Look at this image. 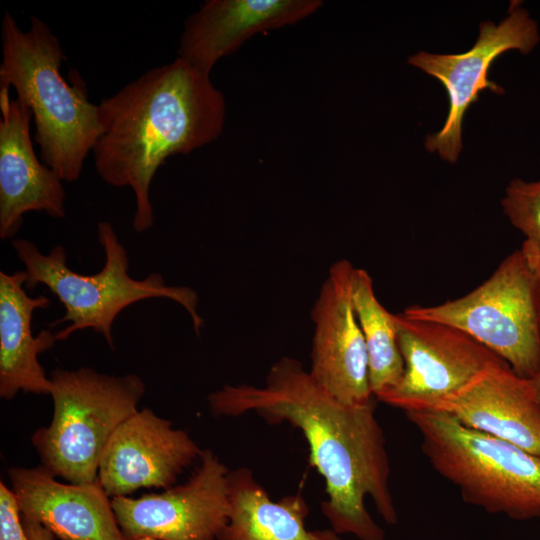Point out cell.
Returning a JSON list of instances; mask_svg holds the SVG:
<instances>
[{
    "instance_id": "cell-16",
    "label": "cell",
    "mask_w": 540,
    "mask_h": 540,
    "mask_svg": "<svg viewBox=\"0 0 540 540\" xmlns=\"http://www.w3.org/2000/svg\"><path fill=\"white\" fill-rule=\"evenodd\" d=\"M434 412L540 457V403L530 380L502 359Z\"/></svg>"
},
{
    "instance_id": "cell-18",
    "label": "cell",
    "mask_w": 540,
    "mask_h": 540,
    "mask_svg": "<svg viewBox=\"0 0 540 540\" xmlns=\"http://www.w3.org/2000/svg\"><path fill=\"white\" fill-rule=\"evenodd\" d=\"M228 521L218 540H341L333 529L309 530L300 494L273 501L247 467L228 472Z\"/></svg>"
},
{
    "instance_id": "cell-2",
    "label": "cell",
    "mask_w": 540,
    "mask_h": 540,
    "mask_svg": "<svg viewBox=\"0 0 540 540\" xmlns=\"http://www.w3.org/2000/svg\"><path fill=\"white\" fill-rule=\"evenodd\" d=\"M102 132L92 153L98 175L135 195L133 229L154 223L150 186L164 162L216 140L225 101L210 76L181 58L154 67L98 104Z\"/></svg>"
},
{
    "instance_id": "cell-8",
    "label": "cell",
    "mask_w": 540,
    "mask_h": 540,
    "mask_svg": "<svg viewBox=\"0 0 540 540\" xmlns=\"http://www.w3.org/2000/svg\"><path fill=\"white\" fill-rule=\"evenodd\" d=\"M395 322L404 372L395 387L376 398L405 412L436 411L501 360L450 325L403 313L395 314Z\"/></svg>"
},
{
    "instance_id": "cell-12",
    "label": "cell",
    "mask_w": 540,
    "mask_h": 540,
    "mask_svg": "<svg viewBox=\"0 0 540 540\" xmlns=\"http://www.w3.org/2000/svg\"><path fill=\"white\" fill-rule=\"evenodd\" d=\"M203 449L185 430L149 408L138 409L113 433L99 462L97 479L110 498L142 488L174 486Z\"/></svg>"
},
{
    "instance_id": "cell-1",
    "label": "cell",
    "mask_w": 540,
    "mask_h": 540,
    "mask_svg": "<svg viewBox=\"0 0 540 540\" xmlns=\"http://www.w3.org/2000/svg\"><path fill=\"white\" fill-rule=\"evenodd\" d=\"M211 414L238 417L255 412L269 424L289 423L309 446L310 463L325 481L321 511L331 529L359 540H385L365 506L369 497L388 524L398 521L390 489V463L374 404L348 406L327 393L302 363L284 356L261 387L224 385L207 397Z\"/></svg>"
},
{
    "instance_id": "cell-22",
    "label": "cell",
    "mask_w": 540,
    "mask_h": 540,
    "mask_svg": "<svg viewBox=\"0 0 540 540\" xmlns=\"http://www.w3.org/2000/svg\"><path fill=\"white\" fill-rule=\"evenodd\" d=\"M29 540H55V536L40 523L22 516Z\"/></svg>"
},
{
    "instance_id": "cell-4",
    "label": "cell",
    "mask_w": 540,
    "mask_h": 540,
    "mask_svg": "<svg viewBox=\"0 0 540 540\" xmlns=\"http://www.w3.org/2000/svg\"><path fill=\"white\" fill-rule=\"evenodd\" d=\"M98 241L103 248L105 262L96 274L75 272L67 265L62 245L42 253L38 246L24 238H13L12 247L24 265L25 288L33 290L46 286L63 304L65 314L51 326L69 323L57 333L56 341H64L73 333L92 329L101 334L114 349L112 326L128 306L149 298H167L181 305L189 314L194 331L200 334L204 319L198 312V294L188 286L166 284L159 273L144 279L129 275V259L112 224L100 221L97 225Z\"/></svg>"
},
{
    "instance_id": "cell-10",
    "label": "cell",
    "mask_w": 540,
    "mask_h": 540,
    "mask_svg": "<svg viewBox=\"0 0 540 540\" xmlns=\"http://www.w3.org/2000/svg\"><path fill=\"white\" fill-rule=\"evenodd\" d=\"M229 470L203 449L190 478L161 493L112 499L118 525L128 540H218L230 510Z\"/></svg>"
},
{
    "instance_id": "cell-3",
    "label": "cell",
    "mask_w": 540,
    "mask_h": 540,
    "mask_svg": "<svg viewBox=\"0 0 540 540\" xmlns=\"http://www.w3.org/2000/svg\"><path fill=\"white\" fill-rule=\"evenodd\" d=\"M0 87H12L32 112L40 160L66 182L77 181L102 128L77 72L61 75L66 56L49 26L31 16L28 31L6 11L1 24Z\"/></svg>"
},
{
    "instance_id": "cell-19",
    "label": "cell",
    "mask_w": 540,
    "mask_h": 540,
    "mask_svg": "<svg viewBox=\"0 0 540 540\" xmlns=\"http://www.w3.org/2000/svg\"><path fill=\"white\" fill-rule=\"evenodd\" d=\"M351 297L365 340L370 386L376 398L395 387L404 372L395 314L387 311L379 302L372 278L364 269H353Z\"/></svg>"
},
{
    "instance_id": "cell-20",
    "label": "cell",
    "mask_w": 540,
    "mask_h": 540,
    "mask_svg": "<svg viewBox=\"0 0 540 540\" xmlns=\"http://www.w3.org/2000/svg\"><path fill=\"white\" fill-rule=\"evenodd\" d=\"M501 206L510 223L540 248V180H511Z\"/></svg>"
},
{
    "instance_id": "cell-15",
    "label": "cell",
    "mask_w": 540,
    "mask_h": 540,
    "mask_svg": "<svg viewBox=\"0 0 540 540\" xmlns=\"http://www.w3.org/2000/svg\"><path fill=\"white\" fill-rule=\"evenodd\" d=\"M319 0H208L185 22L178 58L210 76L214 65L256 33L294 24Z\"/></svg>"
},
{
    "instance_id": "cell-6",
    "label": "cell",
    "mask_w": 540,
    "mask_h": 540,
    "mask_svg": "<svg viewBox=\"0 0 540 540\" xmlns=\"http://www.w3.org/2000/svg\"><path fill=\"white\" fill-rule=\"evenodd\" d=\"M50 379L52 419L31 436L40 466L69 483H92L109 439L139 409L145 383L134 373L116 376L91 367L55 369Z\"/></svg>"
},
{
    "instance_id": "cell-9",
    "label": "cell",
    "mask_w": 540,
    "mask_h": 540,
    "mask_svg": "<svg viewBox=\"0 0 540 540\" xmlns=\"http://www.w3.org/2000/svg\"><path fill=\"white\" fill-rule=\"evenodd\" d=\"M537 22L519 4L511 5L507 17L498 24L483 21L474 45L466 52L437 54L420 51L408 58V63L438 79L445 87L449 110L442 128L426 137L425 148L455 163L462 149V124L470 105L481 91L504 94V88L489 80L488 72L501 54L518 50L530 53L539 43Z\"/></svg>"
},
{
    "instance_id": "cell-5",
    "label": "cell",
    "mask_w": 540,
    "mask_h": 540,
    "mask_svg": "<svg viewBox=\"0 0 540 540\" xmlns=\"http://www.w3.org/2000/svg\"><path fill=\"white\" fill-rule=\"evenodd\" d=\"M432 467L465 502L513 520L540 519V457L444 412L410 411Z\"/></svg>"
},
{
    "instance_id": "cell-24",
    "label": "cell",
    "mask_w": 540,
    "mask_h": 540,
    "mask_svg": "<svg viewBox=\"0 0 540 540\" xmlns=\"http://www.w3.org/2000/svg\"><path fill=\"white\" fill-rule=\"evenodd\" d=\"M539 298H540V292H539Z\"/></svg>"
},
{
    "instance_id": "cell-13",
    "label": "cell",
    "mask_w": 540,
    "mask_h": 540,
    "mask_svg": "<svg viewBox=\"0 0 540 540\" xmlns=\"http://www.w3.org/2000/svg\"><path fill=\"white\" fill-rule=\"evenodd\" d=\"M0 87V238L12 239L31 211L66 215V191L58 174L40 162L30 134L32 112Z\"/></svg>"
},
{
    "instance_id": "cell-23",
    "label": "cell",
    "mask_w": 540,
    "mask_h": 540,
    "mask_svg": "<svg viewBox=\"0 0 540 540\" xmlns=\"http://www.w3.org/2000/svg\"><path fill=\"white\" fill-rule=\"evenodd\" d=\"M528 379L530 380V383L533 387L537 400L540 403V363L535 374L531 378H528Z\"/></svg>"
},
{
    "instance_id": "cell-11",
    "label": "cell",
    "mask_w": 540,
    "mask_h": 540,
    "mask_svg": "<svg viewBox=\"0 0 540 540\" xmlns=\"http://www.w3.org/2000/svg\"><path fill=\"white\" fill-rule=\"evenodd\" d=\"M354 267L345 259L333 263L311 311L314 335L312 378L336 400L348 406L373 403L365 340L352 297Z\"/></svg>"
},
{
    "instance_id": "cell-7",
    "label": "cell",
    "mask_w": 540,
    "mask_h": 540,
    "mask_svg": "<svg viewBox=\"0 0 540 540\" xmlns=\"http://www.w3.org/2000/svg\"><path fill=\"white\" fill-rule=\"evenodd\" d=\"M540 248L529 240L466 295L434 306L414 305L412 319L455 327L531 378L540 363Z\"/></svg>"
},
{
    "instance_id": "cell-21",
    "label": "cell",
    "mask_w": 540,
    "mask_h": 540,
    "mask_svg": "<svg viewBox=\"0 0 540 540\" xmlns=\"http://www.w3.org/2000/svg\"><path fill=\"white\" fill-rule=\"evenodd\" d=\"M0 540H29L15 492L0 482Z\"/></svg>"
},
{
    "instance_id": "cell-14",
    "label": "cell",
    "mask_w": 540,
    "mask_h": 540,
    "mask_svg": "<svg viewBox=\"0 0 540 540\" xmlns=\"http://www.w3.org/2000/svg\"><path fill=\"white\" fill-rule=\"evenodd\" d=\"M22 516L47 528L59 540H128L98 479L60 482L40 465L8 471Z\"/></svg>"
},
{
    "instance_id": "cell-17",
    "label": "cell",
    "mask_w": 540,
    "mask_h": 540,
    "mask_svg": "<svg viewBox=\"0 0 540 540\" xmlns=\"http://www.w3.org/2000/svg\"><path fill=\"white\" fill-rule=\"evenodd\" d=\"M26 273L0 272V397L12 400L19 392L50 395L52 381L38 360L50 350L55 334L49 329L32 332V316L51 304L45 295L30 297L25 288Z\"/></svg>"
}]
</instances>
